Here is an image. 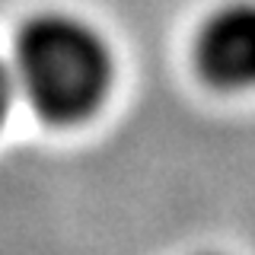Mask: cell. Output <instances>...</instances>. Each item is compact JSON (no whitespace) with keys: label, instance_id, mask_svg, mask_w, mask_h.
I'll use <instances>...</instances> for the list:
<instances>
[{"label":"cell","instance_id":"cell-1","mask_svg":"<svg viewBox=\"0 0 255 255\" xmlns=\"http://www.w3.org/2000/svg\"><path fill=\"white\" fill-rule=\"evenodd\" d=\"M13 51V80L48 122H80L106 99L112 83L109 48L74 16H32L16 35Z\"/></svg>","mask_w":255,"mask_h":255},{"label":"cell","instance_id":"cell-2","mask_svg":"<svg viewBox=\"0 0 255 255\" xmlns=\"http://www.w3.org/2000/svg\"><path fill=\"white\" fill-rule=\"evenodd\" d=\"M195 61L204 80L227 90L255 83V3L223 6L201 26Z\"/></svg>","mask_w":255,"mask_h":255},{"label":"cell","instance_id":"cell-3","mask_svg":"<svg viewBox=\"0 0 255 255\" xmlns=\"http://www.w3.org/2000/svg\"><path fill=\"white\" fill-rule=\"evenodd\" d=\"M13 86H16V80H13V70L6 67L3 61H0V122H3V115H6V112H10Z\"/></svg>","mask_w":255,"mask_h":255}]
</instances>
